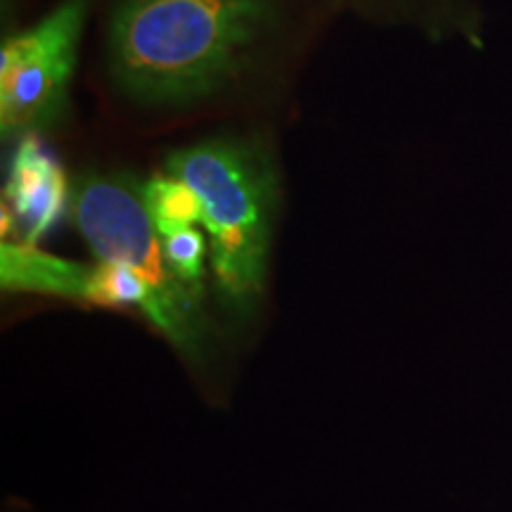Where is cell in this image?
<instances>
[{
  "mask_svg": "<svg viewBox=\"0 0 512 512\" xmlns=\"http://www.w3.org/2000/svg\"><path fill=\"white\" fill-rule=\"evenodd\" d=\"M271 19L268 0H121L110 24L112 76L152 105L204 98L245 67Z\"/></svg>",
  "mask_w": 512,
  "mask_h": 512,
  "instance_id": "6da1fadb",
  "label": "cell"
},
{
  "mask_svg": "<svg viewBox=\"0 0 512 512\" xmlns=\"http://www.w3.org/2000/svg\"><path fill=\"white\" fill-rule=\"evenodd\" d=\"M166 174L181 178L202 204L216 297L235 316L259 304L266 285L273 169L242 140L214 138L171 152Z\"/></svg>",
  "mask_w": 512,
  "mask_h": 512,
  "instance_id": "7a4b0ae2",
  "label": "cell"
},
{
  "mask_svg": "<svg viewBox=\"0 0 512 512\" xmlns=\"http://www.w3.org/2000/svg\"><path fill=\"white\" fill-rule=\"evenodd\" d=\"M143 185L126 176L83 174L74 183V223L100 264L126 266L143 275L162 304L185 325L202 332L200 304L183 290L166 264L162 235L143 204Z\"/></svg>",
  "mask_w": 512,
  "mask_h": 512,
  "instance_id": "3957f363",
  "label": "cell"
},
{
  "mask_svg": "<svg viewBox=\"0 0 512 512\" xmlns=\"http://www.w3.org/2000/svg\"><path fill=\"white\" fill-rule=\"evenodd\" d=\"M86 0H64L41 24L10 38L0 53V121L5 136L60 117L74 74Z\"/></svg>",
  "mask_w": 512,
  "mask_h": 512,
  "instance_id": "277c9868",
  "label": "cell"
},
{
  "mask_svg": "<svg viewBox=\"0 0 512 512\" xmlns=\"http://www.w3.org/2000/svg\"><path fill=\"white\" fill-rule=\"evenodd\" d=\"M5 197L22 223L24 245L36 242L60 221L67 207L69 190L60 164L46 155L34 136H24L15 159H12L10 181Z\"/></svg>",
  "mask_w": 512,
  "mask_h": 512,
  "instance_id": "5b68a950",
  "label": "cell"
},
{
  "mask_svg": "<svg viewBox=\"0 0 512 512\" xmlns=\"http://www.w3.org/2000/svg\"><path fill=\"white\" fill-rule=\"evenodd\" d=\"M140 192H143L147 214L162 238L202 223V204L197 200L195 190L181 178L171 174L155 176L140 188Z\"/></svg>",
  "mask_w": 512,
  "mask_h": 512,
  "instance_id": "8992f818",
  "label": "cell"
},
{
  "mask_svg": "<svg viewBox=\"0 0 512 512\" xmlns=\"http://www.w3.org/2000/svg\"><path fill=\"white\" fill-rule=\"evenodd\" d=\"M164 256L174 278L181 283L185 292L202 306V283H204V256H207L209 242L200 228L190 226L166 235Z\"/></svg>",
  "mask_w": 512,
  "mask_h": 512,
  "instance_id": "52a82bcc",
  "label": "cell"
}]
</instances>
